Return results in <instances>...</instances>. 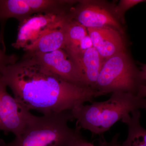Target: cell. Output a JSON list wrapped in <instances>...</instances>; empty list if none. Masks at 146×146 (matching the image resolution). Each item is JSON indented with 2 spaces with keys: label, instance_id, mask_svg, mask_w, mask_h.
Instances as JSON below:
<instances>
[{
  "label": "cell",
  "instance_id": "1",
  "mask_svg": "<svg viewBox=\"0 0 146 146\" xmlns=\"http://www.w3.org/2000/svg\"><path fill=\"white\" fill-rule=\"evenodd\" d=\"M0 77L22 105L43 115L72 110L97 97L91 87L65 80L27 52L1 69Z\"/></svg>",
  "mask_w": 146,
  "mask_h": 146
},
{
  "label": "cell",
  "instance_id": "2",
  "mask_svg": "<svg viewBox=\"0 0 146 146\" xmlns=\"http://www.w3.org/2000/svg\"><path fill=\"white\" fill-rule=\"evenodd\" d=\"M146 110V98L116 92L109 99L81 104L72 110L76 127L89 130L94 135H101L123 118L135 110Z\"/></svg>",
  "mask_w": 146,
  "mask_h": 146
},
{
  "label": "cell",
  "instance_id": "3",
  "mask_svg": "<svg viewBox=\"0 0 146 146\" xmlns=\"http://www.w3.org/2000/svg\"><path fill=\"white\" fill-rule=\"evenodd\" d=\"M74 120L72 110L36 116L24 132L11 142L6 143L0 139V146H75L83 137L79 127L68 125L69 121Z\"/></svg>",
  "mask_w": 146,
  "mask_h": 146
},
{
  "label": "cell",
  "instance_id": "4",
  "mask_svg": "<svg viewBox=\"0 0 146 146\" xmlns=\"http://www.w3.org/2000/svg\"><path fill=\"white\" fill-rule=\"evenodd\" d=\"M136 70L125 52L105 60L94 89L98 97L116 92L137 95L142 85Z\"/></svg>",
  "mask_w": 146,
  "mask_h": 146
},
{
  "label": "cell",
  "instance_id": "5",
  "mask_svg": "<svg viewBox=\"0 0 146 146\" xmlns=\"http://www.w3.org/2000/svg\"><path fill=\"white\" fill-rule=\"evenodd\" d=\"M66 1L60 0H0L1 31L9 18L19 23L36 14L62 15L65 13Z\"/></svg>",
  "mask_w": 146,
  "mask_h": 146
},
{
  "label": "cell",
  "instance_id": "6",
  "mask_svg": "<svg viewBox=\"0 0 146 146\" xmlns=\"http://www.w3.org/2000/svg\"><path fill=\"white\" fill-rule=\"evenodd\" d=\"M0 77V131L19 136L35 119L33 115L7 92Z\"/></svg>",
  "mask_w": 146,
  "mask_h": 146
},
{
  "label": "cell",
  "instance_id": "7",
  "mask_svg": "<svg viewBox=\"0 0 146 146\" xmlns=\"http://www.w3.org/2000/svg\"><path fill=\"white\" fill-rule=\"evenodd\" d=\"M69 19L68 14L55 15L39 13L33 15L19 23L17 39L12 46L18 49L25 48Z\"/></svg>",
  "mask_w": 146,
  "mask_h": 146
},
{
  "label": "cell",
  "instance_id": "8",
  "mask_svg": "<svg viewBox=\"0 0 146 146\" xmlns=\"http://www.w3.org/2000/svg\"><path fill=\"white\" fill-rule=\"evenodd\" d=\"M26 52L65 80L87 86L78 66L65 50L59 49L46 53Z\"/></svg>",
  "mask_w": 146,
  "mask_h": 146
},
{
  "label": "cell",
  "instance_id": "9",
  "mask_svg": "<svg viewBox=\"0 0 146 146\" xmlns=\"http://www.w3.org/2000/svg\"><path fill=\"white\" fill-rule=\"evenodd\" d=\"M71 20L78 22L88 28L110 27L117 30H121L119 23L109 11L96 5L81 1L69 14Z\"/></svg>",
  "mask_w": 146,
  "mask_h": 146
},
{
  "label": "cell",
  "instance_id": "10",
  "mask_svg": "<svg viewBox=\"0 0 146 146\" xmlns=\"http://www.w3.org/2000/svg\"><path fill=\"white\" fill-rule=\"evenodd\" d=\"M93 46L104 60L124 52L123 41L119 32L110 27L87 29Z\"/></svg>",
  "mask_w": 146,
  "mask_h": 146
},
{
  "label": "cell",
  "instance_id": "11",
  "mask_svg": "<svg viewBox=\"0 0 146 146\" xmlns=\"http://www.w3.org/2000/svg\"><path fill=\"white\" fill-rule=\"evenodd\" d=\"M72 58L81 71L85 84L94 89L104 59L94 47Z\"/></svg>",
  "mask_w": 146,
  "mask_h": 146
},
{
  "label": "cell",
  "instance_id": "12",
  "mask_svg": "<svg viewBox=\"0 0 146 146\" xmlns=\"http://www.w3.org/2000/svg\"><path fill=\"white\" fill-rule=\"evenodd\" d=\"M45 34L34 43L23 49L26 52H51L65 47V31L68 21Z\"/></svg>",
  "mask_w": 146,
  "mask_h": 146
},
{
  "label": "cell",
  "instance_id": "13",
  "mask_svg": "<svg viewBox=\"0 0 146 146\" xmlns=\"http://www.w3.org/2000/svg\"><path fill=\"white\" fill-rule=\"evenodd\" d=\"M141 113L135 110L121 120L127 125L128 135L122 146H146V129L141 125Z\"/></svg>",
  "mask_w": 146,
  "mask_h": 146
},
{
  "label": "cell",
  "instance_id": "14",
  "mask_svg": "<svg viewBox=\"0 0 146 146\" xmlns=\"http://www.w3.org/2000/svg\"><path fill=\"white\" fill-rule=\"evenodd\" d=\"M87 34V29L78 22L71 19L68 21L65 31L64 50L70 56L76 53L82 40Z\"/></svg>",
  "mask_w": 146,
  "mask_h": 146
},
{
  "label": "cell",
  "instance_id": "15",
  "mask_svg": "<svg viewBox=\"0 0 146 146\" xmlns=\"http://www.w3.org/2000/svg\"><path fill=\"white\" fill-rule=\"evenodd\" d=\"M143 0H121L115 8V12L119 16H122L125 11L141 3L144 2Z\"/></svg>",
  "mask_w": 146,
  "mask_h": 146
},
{
  "label": "cell",
  "instance_id": "16",
  "mask_svg": "<svg viewBox=\"0 0 146 146\" xmlns=\"http://www.w3.org/2000/svg\"><path fill=\"white\" fill-rule=\"evenodd\" d=\"M18 56L15 54H7L0 49V70L3 68L16 63L18 60Z\"/></svg>",
  "mask_w": 146,
  "mask_h": 146
},
{
  "label": "cell",
  "instance_id": "17",
  "mask_svg": "<svg viewBox=\"0 0 146 146\" xmlns=\"http://www.w3.org/2000/svg\"><path fill=\"white\" fill-rule=\"evenodd\" d=\"M93 47L94 46H93L92 40L88 33V34L84 36L83 39L82 40L79 46L76 53L70 57L71 58L75 57L76 56L78 55L86 50Z\"/></svg>",
  "mask_w": 146,
  "mask_h": 146
},
{
  "label": "cell",
  "instance_id": "18",
  "mask_svg": "<svg viewBox=\"0 0 146 146\" xmlns=\"http://www.w3.org/2000/svg\"><path fill=\"white\" fill-rule=\"evenodd\" d=\"M119 136V133L115 134L111 141L109 142H107L104 139L100 140L99 145L102 146H122L121 144H120L118 141Z\"/></svg>",
  "mask_w": 146,
  "mask_h": 146
},
{
  "label": "cell",
  "instance_id": "19",
  "mask_svg": "<svg viewBox=\"0 0 146 146\" xmlns=\"http://www.w3.org/2000/svg\"><path fill=\"white\" fill-rule=\"evenodd\" d=\"M75 146H102L101 145L96 146L94 144L91 143L90 142L86 141L84 138H83L80 140L76 144Z\"/></svg>",
  "mask_w": 146,
  "mask_h": 146
},
{
  "label": "cell",
  "instance_id": "20",
  "mask_svg": "<svg viewBox=\"0 0 146 146\" xmlns=\"http://www.w3.org/2000/svg\"><path fill=\"white\" fill-rule=\"evenodd\" d=\"M137 96L141 98H146V85H142L139 87Z\"/></svg>",
  "mask_w": 146,
  "mask_h": 146
},
{
  "label": "cell",
  "instance_id": "21",
  "mask_svg": "<svg viewBox=\"0 0 146 146\" xmlns=\"http://www.w3.org/2000/svg\"><path fill=\"white\" fill-rule=\"evenodd\" d=\"M140 78L142 80H146V64H143L141 67V70L139 72Z\"/></svg>",
  "mask_w": 146,
  "mask_h": 146
}]
</instances>
